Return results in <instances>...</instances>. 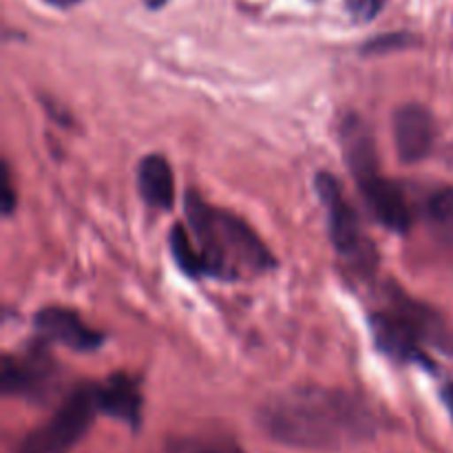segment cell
<instances>
[{
    "mask_svg": "<svg viewBox=\"0 0 453 453\" xmlns=\"http://www.w3.org/2000/svg\"><path fill=\"white\" fill-rule=\"evenodd\" d=\"M259 425L273 441L296 449L334 451L374 436L370 407L343 389L308 385L277 394L259 410Z\"/></svg>",
    "mask_w": 453,
    "mask_h": 453,
    "instance_id": "cell-1",
    "label": "cell"
},
{
    "mask_svg": "<svg viewBox=\"0 0 453 453\" xmlns=\"http://www.w3.org/2000/svg\"><path fill=\"white\" fill-rule=\"evenodd\" d=\"M186 219L203 277L233 281L268 273L277 265L273 252L246 221L211 206L193 190L186 195Z\"/></svg>",
    "mask_w": 453,
    "mask_h": 453,
    "instance_id": "cell-2",
    "label": "cell"
},
{
    "mask_svg": "<svg viewBox=\"0 0 453 453\" xmlns=\"http://www.w3.org/2000/svg\"><path fill=\"white\" fill-rule=\"evenodd\" d=\"M372 334L376 348L398 363L432 367L429 348L453 352V334L438 312L405 295L392 296L388 308L372 314Z\"/></svg>",
    "mask_w": 453,
    "mask_h": 453,
    "instance_id": "cell-3",
    "label": "cell"
},
{
    "mask_svg": "<svg viewBox=\"0 0 453 453\" xmlns=\"http://www.w3.org/2000/svg\"><path fill=\"white\" fill-rule=\"evenodd\" d=\"M317 193L327 211V224H330V237L334 250L357 273H372L376 265V250L370 239L365 237V233H363L361 219H358L357 211L343 195L339 181L330 173H319Z\"/></svg>",
    "mask_w": 453,
    "mask_h": 453,
    "instance_id": "cell-4",
    "label": "cell"
},
{
    "mask_svg": "<svg viewBox=\"0 0 453 453\" xmlns=\"http://www.w3.org/2000/svg\"><path fill=\"white\" fill-rule=\"evenodd\" d=\"M96 411H100L96 388L82 385L73 389L56 414L25 438L18 453H69L91 427Z\"/></svg>",
    "mask_w": 453,
    "mask_h": 453,
    "instance_id": "cell-5",
    "label": "cell"
},
{
    "mask_svg": "<svg viewBox=\"0 0 453 453\" xmlns=\"http://www.w3.org/2000/svg\"><path fill=\"white\" fill-rule=\"evenodd\" d=\"M0 385L7 396L47 403L60 388V367L42 348H29L22 354H7L3 358Z\"/></svg>",
    "mask_w": 453,
    "mask_h": 453,
    "instance_id": "cell-6",
    "label": "cell"
},
{
    "mask_svg": "<svg viewBox=\"0 0 453 453\" xmlns=\"http://www.w3.org/2000/svg\"><path fill=\"white\" fill-rule=\"evenodd\" d=\"M363 199L385 228L394 233H407L411 226V208L405 190L394 180L380 175V171L357 181Z\"/></svg>",
    "mask_w": 453,
    "mask_h": 453,
    "instance_id": "cell-7",
    "label": "cell"
},
{
    "mask_svg": "<svg viewBox=\"0 0 453 453\" xmlns=\"http://www.w3.org/2000/svg\"><path fill=\"white\" fill-rule=\"evenodd\" d=\"M394 140L401 162H423L436 142L434 115L420 104H405L394 115Z\"/></svg>",
    "mask_w": 453,
    "mask_h": 453,
    "instance_id": "cell-8",
    "label": "cell"
},
{
    "mask_svg": "<svg viewBox=\"0 0 453 453\" xmlns=\"http://www.w3.org/2000/svg\"><path fill=\"white\" fill-rule=\"evenodd\" d=\"M34 326L40 336L75 349V352H93L104 341V336L88 327L73 310L58 308V305L40 310L34 319Z\"/></svg>",
    "mask_w": 453,
    "mask_h": 453,
    "instance_id": "cell-9",
    "label": "cell"
},
{
    "mask_svg": "<svg viewBox=\"0 0 453 453\" xmlns=\"http://www.w3.org/2000/svg\"><path fill=\"white\" fill-rule=\"evenodd\" d=\"M97 410L115 420L128 423L131 427L140 425L142 394L140 385L128 374H113L104 380L102 388H96Z\"/></svg>",
    "mask_w": 453,
    "mask_h": 453,
    "instance_id": "cell-10",
    "label": "cell"
},
{
    "mask_svg": "<svg viewBox=\"0 0 453 453\" xmlns=\"http://www.w3.org/2000/svg\"><path fill=\"white\" fill-rule=\"evenodd\" d=\"M341 146H343L345 164L357 181L380 171L374 135L358 115H348L341 124Z\"/></svg>",
    "mask_w": 453,
    "mask_h": 453,
    "instance_id": "cell-11",
    "label": "cell"
},
{
    "mask_svg": "<svg viewBox=\"0 0 453 453\" xmlns=\"http://www.w3.org/2000/svg\"><path fill=\"white\" fill-rule=\"evenodd\" d=\"M137 186L140 195L149 206L159 211H171L175 203V177L171 164L162 155L153 153L144 157L137 168Z\"/></svg>",
    "mask_w": 453,
    "mask_h": 453,
    "instance_id": "cell-12",
    "label": "cell"
},
{
    "mask_svg": "<svg viewBox=\"0 0 453 453\" xmlns=\"http://www.w3.org/2000/svg\"><path fill=\"white\" fill-rule=\"evenodd\" d=\"M159 453H243L242 447L221 434H190L168 441Z\"/></svg>",
    "mask_w": 453,
    "mask_h": 453,
    "instance_id": "cell-13",
    "label": "cell"
},
{
    "mask_svg": "<svg viewBox=\"0 0 453 453\" xmlns=\"http://www.w3.org/2000/svg\"><path fill=\"white\" fill-rule=\"evenodd\" d=\"M427 224L438 242L453 248V186L441 188L427 202Z\"/></svg>",
    "mask_w": 453,
    "mask_h": 453,
    "instance_id": "cell-14",
    "label": "cell"
},
{
    "mask_svg": "<svg viewBox=\"0 0 453 453\" xmlns=\"http://www.w3.org/2000/svg\"><path fill=\"white\" fill-rule=\"evenodd\" d=\"M171 250L173 257H175V264L180 265V270L184 274L193 279L203 277L202 261H199L197 248H195L193 237H190L188 230L184 226H175L171 233Z\"/></svg>",
    "mask_w": 453,
    "mask_h": 453,
    "instance_id": "cell-15",
    "label": "cell"
},
{
    "mask_svg": "<svg viewBox=\"0 0 453 453\" xmlns=\"http://www.w3.org/2000/svg\"><path fill=\"white\" fill-rule=\"evenodd\" d=\"M385 0H345L348 13L354 22H370L379 16Z\"/></svg>",
    "mask_w": 453,
    "mask_h": 453,
    "instance_id": "cell-16",
    "label": "cell"
},
{
    "mask_svg": "<svg viewBox=\"0 0 453 453\" xmlns=\"http://www.w3.org/2000/svg\"><path fill=\"white\" fill-rule=\"evenodd\" d=\"M13 206H16V199H13L12 173H9V166L4 164V168H3V212L4 215H12Z\"/></svg>",
    "mask_w": 453,
    "mask_h": 453,
    "instance_id": "cell-17",
    "label": "cell"
},
{
    "mask_svg": "<svg viewBox=\"0 0 453 453\" xmlns=\"http://www.w3.org/2000/svg\"><path fill=\"white\" fill-rule=\"evenodd\" d=\"M442 403H445L447 411H449V416L453 418V383L442 389Z\"/></svg>",
    "mask_w": 453,
    "mask_h": 453,
    "instance_id": "cell-18",
    "label": "cell"
},
{
    "mask_svg": "<svg viewBox=\"0 0 453 453\" xmlns=\"http://www.w3.org/2000/svg\"><path fill=\"white\" fill-rule=\"evenodd\" d=\"M44 3H49L51 7H58V9H69L73 7V4H78L80 0H44Z\"/></svg>",
    "mask_w": 453,
    "mask_h": 453,
    "instance_id": "cell-19",
    "label": "cell"
},
{
    "mask_svg": "<svg viewBox=\"0 0 453 453\" xmlns=\"http://www.w3.org/2000/svg\"><path fill=\"white\" fill-rule=\"evenodd\" d=\"M166 3L168 0H146V4H149L150 9H159V7H164Z\"/></svg>",
    "mask_w": 453,
    "mask_h": 453,
    "instance_id": "cell-20",
    "label": "cell"
}]
</instances>
